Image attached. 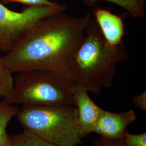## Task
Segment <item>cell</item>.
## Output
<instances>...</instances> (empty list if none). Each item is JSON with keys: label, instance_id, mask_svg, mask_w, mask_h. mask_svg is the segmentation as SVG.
<instances>
[{"label": "cell", "instance_id": "6da1fadb", "mask_svg": "<svg viewBox=\"0 0 146 146\" xmlns=\"http://www.w3.org/2000/svg\"><path fill=\"white\" fill-rule=\"evenodd\" d=\"M92 19L65 12L43 17L25 31L3 58L13 73L32 69L53 71L73 86L70 68L73 56Z\"/></svg>", "mask_w": 146, "mask_h": 146}, {"label": "cell", "instance_id": "7a4b0ae2", "mask_svg": "<svg viewBox=\"0 0 146 146\" xmlns=\"http://www.w3.org/2000/svg\"><path fill=\"white\" fill-rule=\"evenodd\" d=\"M128 58L123 44L112 46L106 42L92 18L72 61L70 75L72 82L99 96L103 89L111 86L118 64Z\"/></svg>", "mask_w": 146, "mask_h": 146}, {"label": "cell", "instance_id": "3957f363", "mask_svg": "<svg viewBox=\"0 0 146 146\" xmlns=\"http://www.w3.org/2000/svg\"><path fill=\"white\" fill-rule=\"evenodd\" d=\"M16 116L24 129L54 145L76 146L83 139L75 106H23Z\"/></svg>", "mask_w": 146, "mask_h": 146}, {"label": "cell", "instance_id": "277c9868", "mask_svg": "<svg viewBox=\"0 0 146 146\" xmlns=\"http://www.w3.org/2000/svg\"><path fill=\"white\" fill-rule=\"evenodd\" d=\"M17 74L11 92L2 100L5 103L22 106H75L72 85L57 73L32 69Z\"/></svg>", "mask_w": 146, "mask_h": 146}, {"label": "cell", "instance_id": "5b68a950", "mask_svg": "<svg viewBox=\"0 0 146 146\" xmlns=\"http://www.w3.org/2000/svg\"><path fill=\"white\" fill-rule=\"evenodd\" d=\"M66 5L29 6L20 11H12L0 2V52L7 53L20 37L43 17L65 12Z\"/></svg>", "mask_w": 146, "mask_h": 146}, {"label": "cell", "instance_id": "8992f818", "mask_svg": "<svg viewBox=\"0 0 146 146\" xmlns=\"http://www.w3.org/2000/svg\"><path fill=\"white\" fill-rule=\"evenodd\" d=\"M136 116L133 110L113 113L101 108L94 133L110 139H123L128 127L135 121Z\"/></svg>", "mask_w": 146, "mask_h": 146}, {"label": "cell", "instance_id": "52a82bcc", "mask_svg": "<svg viewBox=\"0 0 146 146\" xmlns=\"http://www.w3.org/2000/svg\"><path fill=\"white\" fill-rule=\"evenodd\" d=\"M72 90L78 111L81 133L84 139L90 134L94 133L101 108L94 103L88 92L81 86L73 84Z\"/></svg>", "mask_w": 146, "mask_h": 146}, {"label": "cell", "instance_id": "ba28073f", "mask_svg": "<svg viewBox=\"0 0 146 146\" xmlns=\"http://www.w3.org/2000/svg\"><path fill=\"white\" fill-rule=\"evenodd\" d=\"M92 15L106 42L112 46L123 44L125 34L123 15H116L108 9L98 7L93 11Z\"/></svg>", "mask_w": 146, "mask_h": 146}, {"label": "cell", "instance_id": "9c48e42d", "mask_svg": "<svg viewBox=\"0 0 146 146\" xmlns=\"http://www.w3.org/2000/svg\"><path fill=\"white\" fill-rule=\"evenodd\" d=\"M19 108L14 105L0 101V146H8L11 136L7 131V127L11 120L15 116Z\"/></svg>", "mask_w": 146, "mask_h": 146}, {"label": "cell", "instance_id": "30bf717a", "mask_svg": "<svg viewBox=\"0 0 146 146\" xmlns=\"http://www.w3.org/2000/svg\"><path fill=\"white\" fill-rule=\"evenodd\" d=\"M84 5L88 7H93L99 1H106L112 3L123 8L130 15L135 19H140L145 17V8L138 0H81Z\"/></svg>", "mask_w": 146, "mask_h": 146}, {"label": "cell", "instance_id": "8fae6325", "mask_svg": "<svg viewBox=\"0 0 146 146\" xmlns=\"http://www.w3.org/2000/svg\"><path fill=\"white\" fill-rule=\"evenodd\" d=\"M8 146H56L38 137L31 131L23 129L19 134L11 136Z\"/></svg>", "mask_w": 146, "mask_h": 146}, {"label": "cell", "instance_id": "7c38bea8", "mask_svg": "<svg viewBox=\"0 0 146 146\" xmlns=\"http://www.w3.org/2000/svg\"><path fill=\"white\" fill-rule=\"evenodd\" d=\"M13 72L0 55V98H4L11 92L14 85Z\"/></svg>", "mask_w": 146, "mask_h": 146}, {"label": "cell", "instance_id": "4fadbf2b", "mask_svg": "<svg viewBox=\"0 0 146 146\" xmlns=\"http://www.w3.org/2000/svg\"><path fill=\"white\" fill-rule=\"evenodd\" d=\"M0 2L3 5L13 3H18L29 6H49L56 7L60 4L55 1L50 0H0Z\"/></svg>", "mask_w": 146, "mask_h": 146}, {"label": "cell", "instance_id": "5bb4252c", "mask_svg": "<svg viewBox=\"0 0 146 146\" xmlns=\"http://www.w3.org/2000/svg\"><path fill=\"white\" fill-rule=\"evenodd\" d=\"M123 140L128 146H146V133L133 134L127 132Z\"/></svg>", "mask_w": 146, "mask_h": 146}, {"label": "cell", "instance_id": "9a60e30c", "mask_svg": "<svg viewBox=\"0 0 146 146\" xmlns=\"http://www.w3.org/2000/svg\"><path fill=\"white\" fill-rule=\"evenodd\" d=\"M92 146H128L123 139H110L100 136L95 139Z\"/></svg>", "mask_w": 146, "mask_h": 146}, {"label": "cell", "instance_id": "2e32d148", "mask_svg": "<svg viewBox=\"0 0 146 146\" xmlns=\"http://www.w3.org/2000/svg\"><path fill=\"white\" fill-rule=\"evenodd\" d=\"M132 102L137 108L146 111V91L144 90L140 94L134 96L132 99Z\"/></svg>", "mask_w": 146, "mask_h": 146}, {"label": "cell", "instance_id": "e0dca14e", "mask_svg": "<svg viewBox=\"0 0 146 146\" xmlns=\"http://www.w3.org/2000/svg\"><path fill=\"white\" fill-rule=\"evenodd\" d=\"M139 2H140V3L141 4V5L146 9V0H138Z\"/></svg>", "mask_w": 146, "mask_h": 146}]
</instances>
